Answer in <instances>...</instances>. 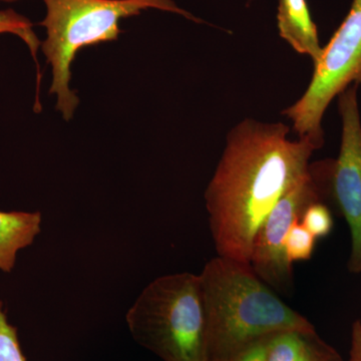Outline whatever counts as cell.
<instances>
[{"mask_svg":"<svg viewBox=\"0 0 361 361\" xmlns=\"http://www.w3.org/2000/svg\"><path fill=\"white\" fill-rule=\"evenodd\" d=\"M0 361H26L18 341V329L7 319L0 301Z\"/></svg>","mask_w":361,"mask_h":361,"instance_id":"14","label":"cell"},{"mask_svg":"<svg viewBox=\"0 0 361 361\" xmlns=\"http://www.w3.org/2000/svg\"><path fill=\"white\" fill-rule=\"evenodd\" d=\"M45 16L42 42L47 63L51 66V94L56 96V110L70 121L80 104L71 90V65L78 52L92 45L114 42L120 37L121 21L158 9L202 23L200 18L178 6L174 0H42Z\"/></svg>","mask_w":361,"mask_h":361,"instance_id":"3","label":"cell"},{"mask_svg":"<svg viewBox=\"0 0 361 361\" xmlns=\"http://www.w3.org/2000/svg\"><path fill=\"white\" fill-rule=\"evenodd\" d=\"M266 341L267 339L253 344L250 348L242 351L232 361H265Z\"/></svg>","mask_w":361,"mask_h":361,"instance_id":"16","label":"cell"},{"mask_svg":"<svg viewBox=\"0 0 361 361\" xmlns=\"http://www.w3.org/2000/svg\"><path fill=\"white\" fill-rule=\"evenodd\" d=\"M353 85L361 87V0H353L343 23L323 47L307 90L282 115L291 121L298 137H308L319 149L324 145L325 111Z\"/></svg>","mask_w":361,"mask_h":361,"instance_id":"5","label":"cell"},{"mask_svg":"<svg viewBox=\"0 0 361 361\" xmlns=\"http://www.w3.org/2000/svg\"><path fill=\"white\" fill-rule=\"evenodd\" d=\"M310 334L284 331L269 337L266 341L265 361H306Z\"/></svg>","mask_w":361,"mask_h":361,"instance_id":"10","label":"cell"},{"mask_svg":"<svg viewBox=\"0 0 361 361\" xmlns=\"http://www.w3.org/2000/svg\"><path fill=\"white\" fill-rule=\"evenodd\" d=\"M42 214L0 211V271L11 273L18 252L32 245L42 231Z\"/></svg>","mask_w":361,"mask_h":361,"instance_id":"9","label":"cell"},{"mask_svg":"<svg viewBox=\"0 0 361 361\" xmlns=\"http://www.w3.org/2000/svg\"><path fill=\"white\" fill-rule=\"evenodd\" d=\"M277 27L280 37L294 51L310 56L313 65L317 63L323 47L306 0H279Z\"/></svg>","mask_w":361,"mask_h":361,"instance_id":"8","label":"cell"},{"mask_svg":"<svg viewBox=\"0 0 361 361\" xmlns=\"http://www.w3.org/2000/svg\"><path fill=\"white\" fill-rule=\"evenodd\" d=\"M300 223L316 239L329 236L334 226V216L325 202H315L308 206Z\"/></svg>","mask_w":361,"mask_h":361,"instance_id":"13","label":"cell"},{"mask_svg":"<svg viewBox=\"0 0 361 361\" xmlns=\"http://www.w3.org/2000/svg\"><path fill=\"white\" fill-rule=\"evenodd\" d=\"M199 277L205 308L207 361H232L279 332H316L314 325L284 303L250 265L217 256L204 266Z\"/></svg>","mask_w":361,"mask_h":361,"instance_id":"2","label":"cell"},{"mask_svg":"<svg viewBox=\"0 0 361 361\" xmlns=\"http://www.w3.org/2000/svg\"><path fill=\"white\" fill-rule=\"evenodd\" d=\"M306 361H343L336 348L329 345L318 336L317 332L310 334V351Z\"/></svg>","mask_w":361,"mask_h":361,"instance_id":"15","label":"cell"},{"mask_svg":"<svg viewBox=\"0 0 361 361\" xmlns=\"http://www.w3.org/2000/svg\"><path fill=\"white\" fill-rule=\"evenodd\" d=\"M329 170L330 159L310 163L305 174L285 192L258 230L249 265L272 290L288 293L292 288L293 270L285 254V238L308 206L329 200Z\"/></svg>","mask_w":361,"mask_h":361,"instance_id":"6","label":"cell"},{"mask_svg":"<svg viewBox=\"0 0 361 361\" xmlns=\"http://www.w3.org/2000/svg\"><path fill=\"white\" fill-rule=\"evenodd\" d=\"M358 85H353L338 96L342 123L338 157L330 159L329 200L345 219L350 231L351 250L348 268L361 273V120Z\"/></svg>","mask_w":361,"mask_h":361,"instance_id":"7","label":"cell"},{"mask_svg":"<svg viewBox=\"0 0 361 361\" xmlns=\"http://www.w3.org/2000/svg\"><path fill=\"white\" fill-rule=\"evenodd\" d=\"M349 361H361V320H355L351 326Z\"/></svg>","mask_w":361,"mask_h":361,"instance_id":"17","label":"cell"},{"mask_svg":"<svg viewBox=\"0 0 361 361\" xmlns=\"http://www.w3.org/2000/svg\"><path fill=\"white\" fill-rule=\"evenodd\" d=\"M286 123L245 118L230 130L205 191L217 256L249 265L258 230L278 200L305 174L317 148L289 139Z\"/></svg>","mask_w":361,"mask_h":361,"instance_id":"1","label":"cell"},{"mask_svg":"<svg viewBox=\"0 0 361 361\" xmlns=\"http://www.w3.org/2000/svg\"><path fill=\"white\" fill-rule=\"evenodd\" d=\"M133 338L163 361H207L206 318L199 274L149 282L126 315Z\"/></svg>","mask_w":361,"mask_h":361,"instance_id":"4","label":"cell"},{"mask_svg":"<svg viewBox=\"0 0 361 361\" xmlns=\"http://www.w3.org/2000/svg\"><path fill=\"white\" fill-rule=\"evenodd\" d=\"M4 33H11L20 37L37 61L42 42L33 30V23L26 16L11 8L0 11V35Z\"/></svg>","mask_w":361,"mask_h":361,"instance_id":"11","label":"cell"},{"mask_svg":"<svg viewBox=\"0 0 361 361\" xmlns=\"http://www.w3.org/2000/svg\"><path fill=\"white\" fill-rule=\"evenodd\" d=\"M316 240L300 221L294 223L284 241L285 254L289 262L293 264L297 261L310 260L314 252Z\"/></svg>","mask_w":361,"mask_h":361,"instance_id":"12","label":"cell"},{"mask_svg":"<svg viewBox=\"0 0 361 361\" xmlns=\"http://www.w3.org/2000/svg\"><path fill=\"white\" fill-rule=\"evenodd\" d=\"M18 1V0H0V2H16Z\"/></svg>","mask_w":361,"mask_h":361,"instance_id":"18","label":"cell"},{"mask_svg":"<svg viewBox=\"0 0 361 361\" xmlns=\"http://www.w3.org/2000/svg\"><path fill=\"white\" fill-rule=\"evenodd\" d=\"M212 361H230V360H212Z\"/></svg>","mask_w":361,"mask_h":361,"instance_id":"19","label":"cell"}]
</instances>
